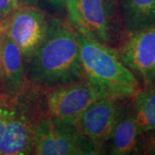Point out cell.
<instances>
[{"instance_id": "14", "label": "cell", "mask_w": 155, "mask_h": 155, "mask_svg": "<svg viewBox=\"0 0 155 155\" xmlns=\"http://www.w3.org/2000/svg\"><path fill=\"white\" fill-rule=\"evenodd\" d=\"M16 96L0 92V139L15 112Z\"/></svg>"}, {"instance_id": "18", "label": "cell", "mask_w": 155, "mask_h": 155, "mask_svg": "<svg viewBox=\"0 0 155 155\" xmlns=\"http://www.w3.org/2000/svg\"><path fill=\"white\" fill-rule=\"evenodd\" d=\"M39 0H21L22 5H36Z\"/></svg>"}, {"instance_id": "17", "label": "cell", "mask_w": 155, "mask_h": 155, "mask_svg": "<svg viewBox=\"0 0 155 155\" xmlns=\"http://www.w3.org/2000/svg\"><path fill=\"white\" fill-rule=\"evenodd\" d=\"M5 34V21H0V92L3 91V80H2V47L3 39Z\"/></svg>"}, {"instance_id": "16", "label": "cell", "mask_w": 155, "mask_h": 155, "mask_svg": "<svg viewBox=\"0 0 155 155\" xmlns=\"http://www.w3.org/2000/svg\"><path fill=\"white\" fill-rule=\"evenodd\" d=\"M21 5V0H0V21H5Z\"/></svg>"}, {"instance_id": "9", "label": "cell", "mask_w": 155, "mask_h": 155, "mask_svg": "<svg viewBox=\"0 0 155 155\" xmlns=\"http://www.w3.org/2000/svg\"><path fill=\"white\" fill-rule=\"evenodd\" d=\"M99 97L101 95L86 79L44 88L45 104L48 115L73 122Z\"/></svg>"}, {"instance_id": "13", "label": "cell", "mask_w": 155, "mask_h": 155, "mask_svg": "<svg viewBox=\"0 0 155 155\" xmlns=\"http://www.w3.org/2000/svg\"><path fill=\"white\" fill-rule=\"evenodd\" d=\"M130 108L140 133L155 130V85L142 87L130 99Z\"/></svg>"}, {"instance_id": "8", "label": "cell", "mask_w": 155, "mask_h": 155, "mask_svg": "<svg viewBox=\"0 0 155 155\" xmlns=\"http://www.w3.org/2000/svg\"><path fill=\"white\" fill-rule=\"evenodd\" d=\"M142 87L155 85V24L127 35L116 50Z\"/></svg>"}, {"instance_id": "7", "label": "cell", "mask_w": 155, "mask_h": 155, "mask_svg": "<svg viewBox=\"0 0 155 155\" xmlns=\"http://www.w3.org/2000/svg\"><path fill=\"white\" fill-rule=\"evenodd\" d=\"M49 21L35 5H21L5 20V34L18 47L26 65L47 35Z\"/></svg>"}, {"instance_id": "10", "label": "cell", "mask_w": 155, "mask_h": 155, "mask_svg": "<svg viewBox=\"0 0 155 155\" xmlns=\"http://www.w3.org/2000/svg\"><path fill=\"white\" fill-rule=\"evenodd\" d=\"M2 80L3 93L17 96L29 84L27 65L21 51L6 34L2 47Z\"/></svg>"}, {"instance_id": "1", "label": "cell", "mask_w": 155, "mask_h": 155, "mask_svg": "<svg viewBox=\"0 0 155 155\" xmlns=\"http://www.w3.org/2000/svg\"><path fill=\"white\" fill-rule=\"evenodd\" d=\"M29 83L51 88L85 79L77 31L67 21H49L46 37L27 64Z\"/></svg>"}, {"instance_id": "19", "label": "cell", "mask_w": 155, "mask_h": 155, "mask_svg": "<svg viewBox=\"0 0 155 155\" xmlns=\"http://www.w3.org/2000/svg\"><path fill=\"white\" fill-rule=\"evenodd\" d=\"M50 2L53 4V5H54L56 6H62L64 5V4H65V1L66 0H49Z\"/></svg>"}, {"instance_id": "15", "label": "cell", "mask_w": 155, "mask_h": 155, "mask_svg": "<svg viewBox=\"0 0 155 155\" xmlns=\"http://www.w3.org/2000/svg\"><path fill=\"white\" fill-rule=\"evenodd\" d=\"M137 154L155 155V130L141 133Z\"/></svg>"}, {"instance_id": "5", "label": "cell", "mask_w": 155, "mask_h": 155, "mask_svg": "<svg viewBox=\"0 0 155 155\" xmlns=\"http://www.w3.org/2000/svg\"><path fill=\"white\" fill-rule=\"evenodd\" d=\"M102 151L76 126L75 122L47 116L39 122L32 154L96 155Z\"/></svg>"}, {"instance_id": "4", "label": "cell", "mask_w": 155, "mask_h": 155, "mask_svg": "<svg viewBox=\"0 0 155 155\" xmlns=\"http://www.w3.org/2000/svg\"><path fill=\"white\" fill-rule=\"evenodd\" d=\"M48 115L44 88L29 83L16 96V107L0 139V155L32 154L39 122Z\"/></svg>"}, {"instance_id": "6", "label": "cell", "mask_w": 155, "mask_h": 155, "mask_svg": "<svg viewBox=\"0 0 155 155\" xmlns=\"http://www.w3.org/2000/svg\"><path fill=\"white\" fill-rule=\"evenodd\" d=\"M127 101L101 96L74 121L78 128L102 153L122 117Z\"/></svg>"}, {"instance_id": "2", "label": "cell", "mask_w": 155, "mask_h": 155, "mask_svg": "<svg viewBox=\"0 0 155 155\" xmlns=\"http://www.w3.org/2000/svg\"><path fill=\"white\" fill-rule=\"evenodd\" d=\"M85 79L101 96L129 100L141 90L137 78L119 58L116 49L77 32Z\"/></svg>"}, {"instance_id": "11", "label": "cell", "mask_w": 155, "mask_h": 155, "mask_svg": "<svg viewBox=\"0 0 155 155\" xmlns=\"http://www.w3.org/2000/svg\"><path fill=\"white\" fill-rule=\"evenodd\" d=\"M140 134L129 102L128 104H126L122 117L116 124L110 140L107 142L109 144V153L113 155L137 154Z\"/></svg>"}, {"instance_id": "12", "label": "cell", "mask_w": 155, "mask_h": 155, "mask_svg": "<svg viewBox=\"0 0 155 155\" xmlns=\"http://www.w3.org/2000/svg\"><path fill=\"white\" fill-rule=\"evenodd\" d=\"M118 9L127 35L155 24V0H118Z\"/></svg>"}, {"instance_id": "3", "label": "cell", "mask_w": 155, "mask_h": 155, "mask_svg": "<svg viewBox=\"0 0 155 155\" xmlns=\"http://www.w3.org/2000/svg\"><path fill=\"white\" fill-rule=\"evenodd\" d=\"M68 22L78 33L118 49L127 36L116 0H66Z\"/></svg>"}]
</instances>
